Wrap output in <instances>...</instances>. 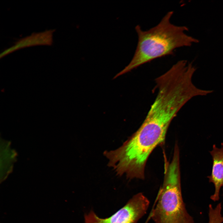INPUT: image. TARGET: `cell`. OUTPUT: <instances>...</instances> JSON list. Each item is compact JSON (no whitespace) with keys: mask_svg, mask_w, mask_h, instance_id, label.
I'll list each match as a JSON object with an SVG mask.
<instances>
[{"mask_svg":"<svg viewBox=\"0 0 223 223\" xmlns=\"http://www.w3.org/2000/svg\"><path fill=\"white\" fill-rule=\"evenodd\" d=\"M173 14V11L168 12L158 24L148 30L143 31L140 25L136 26L138 42L134 55L128 65L113 79L156 59L173 54L177 48L199 42L198 39L185 33L188 30L187 27L170 22Z\"/></svg>","mask_w":223,"mask_h":223,"instance_id":"cell-1","label":"cell"},{"mask_svg":"<svg viewBox=\"0 0 223 223\" xmlns=\"http://www.w3.org/2000/svg\"><path fill=\"white\" fill-rule=\"evenodd\" d=\"M150 215L155 223H194L183 199L179 151H174L170 162L166 164L163 183Z\"/></svg>","mask_w":223,"mask_h":223,"instance_id":"cell-2","label":"cell"},{"mask_svg":"<svg viewBox=\"0 0 223 223\" xmlns=\"http://www.w3.org/2000/svg\"><path fill=\"white\" fill-rule=\"evenodd\" d=\"M210 153L212 157V165L211 175L207 177L209 181L212 183L215 187L214 194L210 198L214 202H216L219 199L221 189L222 188L223 190V144L221 143L220 148L214 144Z\"/></svg>","mask_w":223,"mask_h":223,"instance_id":"cell-4","label":"cell"},{"mask_svg":"<svg viewBox=\"0 0 223 223\" xmlns=\"http://www.w3.org/2000/svg\"><path fill=\"white\" fill-rule=\"evenodd\" d=\"M55 31V29H51L33 33L30 36L20 39L14 45L3 51L0 54V58L21 48L38 45H51L53 43V34Z\"/></svg>","mask_w":223,"mask_h":223,"instance_id":"cell-5","label":"cell"},{"mask_svg":"<svg viewBox=\"0 0 223 223\" xmlns=\"http://www.w3.org/2000/svg\"><path fill=\"white\" fill-rule=\"evenodd\" d=\"M142 193L136 194L126 204L110 216L99 217L93 210L84 215V223H137L146 213L150 204Z\"/></svg>","mask_w":223,"mask_h":223,"instance_id":"cell-3","label":"cell"},{"mask_svg":"<svg viewBox=\"0 0 223 223\" xmlns=\"http://www.w3.org/2000/svg\"><path fill=\"white\" fill-rule=\"evenodd\" d=\"M208 223H219L218 221H217V220L213 219H210L208 221Z\"/></svg>","mask_w":223,"mask_h":223,"instance_id":"cell-6","label":"cell"}]
</instances>
